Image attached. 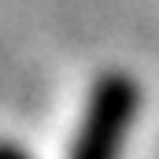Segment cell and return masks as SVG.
<instances>
[{"label": "cell", "mask_w": 159, "mask_h": 159, "mask_svg": "<svg viewBox=\"0 0 159 159\" xmlns=\"http://www.w3.org/2000/svg\"><path fill=\"white\" fill-rule=\"evenodd\" d=\"M0 159H30V152L11 144V141H0Z\"/></svg>", "instance_id": "2"}, {"label": "cell", "mask_w": 159, "mask_h": 159, "mask_svg": "<svg viewBox=\"0 0 159 159\" xmlns=\"http://www.w3.org/2000/svg\"><path fill=\"white\" fill-rule=\"evenodd\" d=\"M137 115H141V81L129 70L96 74L67 159H122Z\"/></svg>", "instance_id": "1"}]
</instances>
